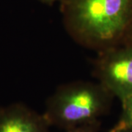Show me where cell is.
<instances>
[{"instance_id": "cell-4", "label": "cell", "mask_w": 132, "mask_h": 132, "mask_svg": "<svg viewBox=\"0 0 132 132\" xmlns=\"http://www.w3.org/2000/svg\"><path fill=\"white\" fill-rule=\"evenodd\" d=\"M43 114L22 103L0 106V132H49Z\"/></svg>"}, {"instance_id": "cell-8", "label": "cell", "mask_w": 132, "mask_h": 132, "mask_svg": "<svg viewBox=\"0 0 132 132\" xmlns=\"http://www.w3.org/2000/svg\"><path fill=\"white\" fill-rule=\"evenodd\" d=\"M41 1H43V2H53V1H55V0H41Z\"/></svg>"}, {"instance_id": "cell-3", "label": "cell", "mask_w": 132, "mask_h": 132, "mask_svg": "<svg viewBox=\"0 0 132 132\" xmlns=\"http://www.w3.org/2000/svg\"><path fill=\"white\" fill-rule=\"evenodd\" d=\"M95 60L94 73L99 83L122 100L132 95V48L98 52Z\"/></svg>"}, {"instance_id": "cell-5", "label": "cell", "mask_w": 132, "mask_h": 132, "mask_svg": "<svg viewBox=\"0 0 132 132\" xmlns=\"http://www.w3.org/2000/svg\"><path fill=\"white\" fill-rule=\"evenodd\" d=\"M122 117L113 130H132V95L123 101Z\"/></svg>"}, {"instance_id": "cell-7", "label": "cell", "mask_w": 132, "mask_h": 132, "mask_svg": "<svg viewBox=\"0 0 132 132\" xmlns=\"http://www.w3.org/2000/svg\"><path fill=\"white\" fill-rule=\"evenodd\" d=\"M110 132H132V130H111Z\"/></svg>"}, {"instance_id": "cell-6", "label": "cell", "mask_w": 132, "mask_h": 132, "mask_svg": "<svg viewBox=\"0 0 132 132\" xmlns=\"http://www.w3.org/2000/svg\"><path fill=\"white\" fill-rule=\"evenodd\" d=\"M101 128L100 120L84 123L66 129L65 132H99Z\"/></svg>"}, {"instance_id": "cell-2", "label": "cell", "mask_w": 132, "mask_h": 132, "mask_svg": "<svg viewBox=\"0 0 132 132\" xmlns=\"http://www.w3.org/2000/svg\"><path fill=\"white\" fill-rule=\"evenodd\" d=\"M110 93L100 83L73 81L59 87L43 113L48 125L64 130L98 120L109 104Z\"/></svg>"}, {"instance_id": "cell-1", "label": "cell", "mask_w": 132, "mask_h": 132, "mask_svg": "<svg viewBox=\"0 0 132 132\" xmlns=\"http://www.w3.org/2000/svg\"><path fill=\"white\" fill-rule=\"evenodd\" d=\"M132 0H66L65 22L76 42L101 52L124 32Z\"/></svg>"}]
</instances>
